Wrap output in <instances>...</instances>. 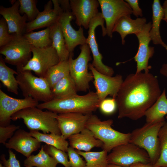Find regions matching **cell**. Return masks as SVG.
Instances as JSON below:
<instances>
[{
  "label": "cell",
  "mask_w": 167,
  "mask_h": 167,
  "mask_svg": "<svg viewBox=\"0 0 167 167\" xmlns=\"http://www.w3.org/2000/svg\"><path fill=\"white\" fill-rule=\"evenodd\" d=\"M161 94L157 79L152 74H129L123 81L116 98L118 118L133 120L142 118Z\"/></svg>",
  "instance_id": "6da1fadb"
},
{
  "label": "cell",
  "mask_w": 167,
  "mask_h": 167,
  "mask_svg": "<svg viewBox=\"0 0 167 167\" xmlns=\"http://www.w3.org/2000/svg\"><path fill=\"white\" fill-rule=\"evenodd\" d=\"M100 101L96 92L90 91L83 95L76 94L61 99H53L39 104L37 107L58 114L77 113L90 115L99 108Z\"/></svg>",
  "instance_id": "7a4b0ae2"
},
{
  "label": "cell",
  "mask_w": 167,
  "mask_h": 167,
  "mask_svg": "<svg viewBox=\"0 0 167 167\" xmlns=\"http://www.w3.org/2000/svg\"><path fill=\"white\" fill-rule=\"evenodd\" d=\"M37 107L21 110L11 117L13 121L22 119L30 131H41L43 133H53L61 135L58 127L57 113L47 110L43 111Z\"/></svg>",
  "instance_id": "3957f363"
},
{
  "label": "cell",
  "mask_w": 167,
  "mask_h": 167,
  "mask_svg": "<svg viewBox=\"0 0 167 167\" xmlns=\"http://www.w3.org/2000/svg\"><path fill=\"white\" fill-rule=\"evenodd\" d=\"M111 119L101 120L95 114L90 115L85 127L91 131L95 137L103 143L102 148L108 153L115 147L129 142L131 133H123L114 129Z\"/></svg>",
  "instance_id": "277c9868"
},
{
  "label": "cell",
  "mask_w": 167,
  "mask_h": 167,
  "mask_svg": "<svg viewBox=\"0 0 167 167\" xmlns=\"http://www.w3.org/2000/svg\"><path fill=\"white\" fill-rule=\"evenodd\" d=\"M165 122V120L146 122L142 127L134 129L131 133L129 142L145 150L149 155L150 163L153 165L160 156L158 133Z\"/></svg>",
  "instance_id": "5b68a950"
},
{
  "label": "cell",
  "mask_w": 167,
  "mask_h": 167,
  "mask_svg": "<svg viewBox=\"0 0 167 167\" xmlns=\"http://www.w3.org/2000/svg\"><path fill=\"white\" fill-rule=\"evenodd\" d=\"M16 67V78L24 97H30L43 102L53 99L51 88L44 78L35 76L31 71L23 70L22 67Z\"/></svg>",
  "instance_id": "8992f818"
},
{
  "label": "cell",
  "mask_w": 167,
  "mask_h": 167,
  "mask_svg": "<svg viewBox=\"0 0 167 167\" xmlns=\"http://www.w3.org/2000/svg\"><path fill=\"white\" fill-rule=\"evenodd\" d=\"M81 51L78 57L73 58V53L69 59L70 75L74 81L77 91L86 92L89 88V83L93 79L92 74L89 72V62L92 60L91 50L87 44L80 45Z\"/></svg>",
  "instance_id": "52a82bcc"
},
{
  "label": "cell",
  "mask_w": 167,
  "mask_h": 167,
  "mask_svg": "<svg viewBox=\"0 0 167 167\" xmlns=\"http://www.w3.org/2000/svg\"><path fill=\"white\" fill-rule=\"evenodd\" d=\"M107 161L108 164L124 167H128L139 163H150L147 152L130 142L119 145L113 148L108 155Z\"/></svg>",
  "instance_id": "ba28073f"
},
{
  "label": "cell",
  "mask_w": 167,
  "mask_h": 167,
  "mask_svg": "<svg viewBox=\"0 0 167 167\" xmlns=\"http://www.w3.org/2000/svg\"><path fill=\"white\" fill-rule=\"evenodd\" d=\"M0 53L6 63L17 67H24L32 57L31 45L23 36L14 33L13 39L0 47Z\"/></svg>",
  "instance_id": "9c48e42d"
},
{
  "label": "cell",
  "mask_w": 167,
  "mask_h": 167,
  "mask_svg": "<svg viewBox=\"0 0 167 167\" xmlns=\"http://www.w3.org/2000/svg\"><path fill=\"white\" fill-rule=\"evenodd\" d=\"M31 48L32 57L22 69L44 78L48 71L60 62L57 52L52 45L42 48L31 45Z\"/></svg>",
  "instance_id": "30bf717a"
},
{
  "label": "cell",
  "mask_w": 167,
  "mask_h": 167,
  "mask_svg": "<svg viewBox=\"0 0 167 167\" xmlns=\"http://www.w3.org/2000/svg\"><path fill=\"white\" fill-rule=\"evenodd\" d=\"M104 21L105 20L100 12H99L92 19L88 28L86 43L89 46L92 55L93 60L91 64L93 66L101 73L112 76L114 74V71L112 68L105 65L102 62L103 56L99 51L95 36V30L98 26H101L103 36L107 34L106 28L104 25Z\"/></svg>",
  "instance_id": "8fae6325"
},
{
  "label": "cell",
  "mask_w": 167,
  "mask_h": 167,
  "mask_svg": "<svg viewBox=\"0 0 167 167\" xmlns=\"http://www.w3.org/2000/svg\"><path fill=\"white\" fill-rule=\"evenodd\" d=\"M105 21L107 34L111 38L116 23L122 17L133 14L128 4L123 0H98Z\"/></svg>",
  "instance_id": "7c38bea8"
},
{
  "label": "cell",
  "mask_w": 167,
  "mask_h": 167,
  "mask_svg": "<svg viewBox=\"0 0 167 167\" xmlns=\"http://www.w3.org/2000/svg\"><path fill=\"white\" fill-rule=\"evenodd\" d=\"M39 104V101L30 97L21 99L13 98L0 89V126L9 125L12 116L18 111L37 107Z\"/></svg>",
  "instance_id": "4fadbf2b"
},
{
  "label": "cell",
  "mask_w": 167,
  "mask_h": 167,
  "mask_svg": "<svg viewBox=\"0 0 167 167\" xmlns=\"http://www.w3.org/2000/svg\"><path fill=\"white\" fill-rule=\"evenodd\" d=\"M88 66L93 76L96 92L100 101L105 99L108 95L116 99L123 81L122 76L117 75L111 76L103 74L97 71L90 63H89Z\"/></svg>",
  "instance_id": "5bb4252c"
},
{
  "label": "cell",
  "mask_w": 167,
  "mask_h": 167,
  "mask_svg": "<svg viewBox=\"0 0 167 167\" xmlns=\"http://www.w3.org/2000/svg\"><path fill=\"white\" fill-rule=\"evenodd\" d=\"M152 26L151 22L146 23L141 31L135 34L139 43L138 51L134 58L137 63L135 73L140 72L142 70L148 73L151 68V66H148V61L154 53V47L149 45L151 41L149 32Z\"/></svg>",
  "instance_id": "9a60e30c"
},
{
  "label": "cell",
  "mask_w": 167,
  "mask_h": 167,
  "mask_svg": "<svg viewBox=\"0 0 167 167\" xmlns=\"http://www.w3.org/2000/svg\"><path fill=\"white\" fill-rule=\"evenodd\" d=\"M75 17L71 10L63 11L58 22L62 30L68 49L73 53L76 47L86 44V38L84 34L82 27L78 30H75L72 26L71 21Z\"/></svg>",
  "instance_id": "2e32d148"
},
{
  "label": "cell",
  "mask_w": 167,
  "mask_h": 167,
  "mask_svg": "<svg viewBox=\"0 0 167 167\" xmlns=\"http://www.w3.org/2000/svg\"><path fill=\"white\" fill-rule=\"evenodd\" d=\"M90 115L77 113L58 114L56 119L61 135L67 139L81 132L85 128Z\"/></svg>",
  "instance_id": "e0dca14e"
},
{
  "label": "cell",
  "mask_w": 167,
  "mask_h": 167,
  "mask_svg": "<svg viewBox=\"0 0 167 167\" xmlns=\"http://www.w3.org/2000/svg\"><path fill=\"white\" fill-rule=\"evenodd\" d=\"M70 3L77 25L88 29L91 21L99 13L98 8L100 5L98 1L70 0Z\"/></svg>",
  "instance_id": "ac0fdd59"
},
{
  "label": "cell",
  "mask_w": 167,
  "mask_h": 167,
  "mask_svg": "<svg viewBox=\"0 0 167 167\" xmlns=\"http://www.w3.org/2000/svg\"><path fill=\"white\" fill-rule=\"evenodd\" d=\"M63 11L58 0L49 1L44 6V10L40 12L34 20L27 23L26 33L50 27L58 22Z\"/></svg>",
  "instance_id": "d6986e66"
},
{
  "label": "cell",
  "mask_w": 167,
  "mask_h": 167,
  "mask_svg": "<svg viewBox=\"0 0 167 167\" xmlns=\"http://www.w3.org/2000/svg\"><path fill=\"white\" fill-rule=\"evenodd\" d=\"M5 145L7 148L14 149L27 158L41 147V143L29 132L19 128Z\"/></svg>",
  "instance_id": "ffe728a7"
},
{
  "label": "cell",
  "mask_w": 167,
  "mask_h": 167,
  "mask_svg": "<svg viewBox=\"0 0 167 167\" xmlns=\"http://www.w3.org/2000/svg\"><path fill=\"white\" fill-rule=\"evenodd\" d=\"M12 6L5 7L0 6V14L6 21L10 34L16 33L23 35L26 33L27 17L26 15L21 16L19 12V0H11Z\"/></svg>",
  "instance_id": "44dd1931"
},
{
  "label": "cell",
  "mask_w": 167,
  "mask_h": 167,
  "mask_svg": "<svg viewBox=\"0 0 167 167\" xmlns=\"http://www.w3.org/2000/svg\"><path fill=\"white\" fill-rule=\"evenodd\" d=\"M70 146L76 150L87 152L94 147L102 148V142L97 139L92 132L85 128L80 132L68 138Z\"/></svg>",
  "instance_id": "7402d4cb"
},
{
  "label": "cell",
  "mask_w": 167,
  "mask_h": 167,
  "mask_svg": "<svg viewBox=\"0 0 167 167\" xmlns=\"http://www.w3.org/2000/svg\"><path fill=\"white\" fill-rule=\"evenodd\" d=\"M146 19L144 17L132 19L131 15L122 17L116 23L113 32H117L120 35L122 45L125 43L124 39L128 35L139 32L146 23Z\"/></svg>",
  "instance_id": "603a6c76"
},
{
  "label": "cell",
  "mask_w": 167,
  "mask_h": 167,
  "mask_svg": "<svg viewBox=\"0 0 167 167\" xmlns=\"http://www.w3.org/2000/svg\"><path fill=\"white\" fill-rule=\"evenodd\" d=\"M49 27L52 45L56 50L60 61L68 60L71 53L68 49L59 23L58 22Z\"/></svg>",
  "instance_id": "cb8c5ba5"
},
{
  "label": "cell",
  "mask_w": 167,
  "mask_h": 167,
  "mask_svg": "<svg viewBox=\"0 0 167 167\" xmlns=\"http://www.w3.org/2000/svg\"><path fill=\"white\" fill-rule=\"evenodd\" d=\"M152 23L149 34L151 41L155 45H161L164 47L166 45L161 39L160 32L161 20L164 17V12L159 0H154L152 5Z\"/></svg>",
  "instance_id": "d4e9b609"
},
{
  "label": "cell",
  "mask_w": 167,
  "mask_h": 167,
  "mask_svg": "<svg viewBox=\"0 0 167 167\" xmlns=\"http://www.w3.org/2000/svg\"><path fill=\"white\" fill-rule=\"evenodd\" d=\"M167 114V98L164 89L155 102L146 112L144 116L146 122L165 120Z\"/></svg>",
  "instance_id": "484cf974"
},
{
  "label": "cell",
  "mask_w": 167,
  "mask_h": 167,
  "mask_svg": "<svg viewBox=\"0 0 167 167\" xmlns=\"http://www.w3.org/2000/svg\"><path fill=\"white\" fill-rule=\"evenodd\" d=\"M53 99H61L77 94L75 84L70 75L61 79L51 88Z\"/></svg>",
  "instance_id": "4316f807"
},
{
  "label": "cell",
  "mask_w": 167,
  "mask_h": 167,
  "mask_svg": "<svg viewBox=\"0 0 167 167\" xmlns=\"http://www.w3.org/2000/svg\"><path fill=\"white\" fill-rule=\"evenodd\" d=\"M29 132L32 137L41 143H45L67 152L69 143L61 135L53 133L45 134L35 130L30 131Z\"/></svg>",
  "instance_id": "83f0119b"
},
{
  "label": "cell",
  "mask_w": 167,
  "mask_h": 167,
  "mask_svg": "<svg viewBox=\"0 0 167 167\" xmlns=\"http://www.w3.org/2000/svg\"><path fill=\"white\" fill-rule=\"evenodd\" d=\"M2 56H0V80L7 91L15 95L19 94V85L14 75L17 71L8 66Z\"/></svg>",
  "instance_id": "f1b7e54d"
},
{
  "label": "cell",
  "mask_w": 167,
  "mask_h": 167,
  "mask_svg": "<svg viewBox=\"0 0 167 167\" xmlns=\"http://www.w3.org/2000/svg\"><path fill=\"white\" fill-rule=\"evenodd\" d=\"M70 75L69 60L60 61L51 67L47 71L44 78L51 88L58 82Z\"/></svg>",
  "instance_id": "f546056e"
},
{
  "label": "cell",
  "mask_w": 167,
  "mask_h": 167,
  "mask_svg": "<svg viewBox=\"0 0 167 167\" xmlns=\"http://www.w3.org/2000/svg\"><path fill=\"white\" fill-rule=\"evenodd\" d=\"M58 163L51 156L41 147L39 152L36 155H31L24 161L25 166L34 167H56Z\"/></svg>",
  "instance_id": "4dcf8cb0"
},
{
  "label": "cell",
  "mask_w": 167,
  "mask_h": 167,
  "mask_svg": "<svg viewBox=\"0 0 167 167\" xmlns=\"http://www.w3.org/2000/svg\"><path fill=\"white\" fill-rule=\"evenodd\" d=\"M23 36L31 45L35 47L42 48L52 45L49 27L38 32H26Z\"/></svg>",
  "instance_id": "1f68e13d"
},
{
  "label": "cell",
  "mask_w": 167,
  "mask_h": 167,
  "mask_svg": "<svg viewBox=\"0 0 167 167\" xmlns=\"http://www.w3.org/2000/svg\"><path fill=\"white\" fill-rule=\"evenodd\" d=\"M77 152L85 159V167H107L108 152L102 150L99 152H85L76 150Z\"/></svg>",
  "instance_id": "d6a6232c"
},
{
  "label": "cell",
  "mask_w": 167,
  "mask_h": 167,
  "mask_svg": "<svg viewBox=\"0 0 167 167\" xmlns=\"http://www.w3.org/2000/svg\"><path fill=\"white\" fill-rule=\"evenodd\" d=\"M160 155L156 163V167H167V122L160 129L158 133Z\"/></svg>",
  "instance_id": "836d02e7"
},
{
  "label": "cell",
  "mask_w": 167,
  "mask_h": 167,
  "mask_svg": "<svg viewBox=\"0 0 167 167\" xmlns=\"http://www.w3.org/2000/svg\"><path fill=\"white\" fill-rule=\"evenodd\" d=\"M19 12L25 14L28 22L34 20L40 12L36 7L37 0H19Z\"/></svg>",
  "instance_id": "e575fe53"
},
{
  "label": "cell",
  "mask_w": 167,
  "mask_h": 167,
  "mask_svg": "<svg viewBox=\"0 0 167 167\" xmlns=\"http://www.w3.org/2000/svg\"><path fill=\"white\" fill-rule=\"evenodd\" d=\"M43 147L45 151L58 163L62 165L65 167H71L68 159V156L66 152L47 144Z\"/></svg>",
  "instance_id": "d590c367"
},
{
  "label": "cell",
  "mask_w": 167,
  "mask_h": 167,
  "mask_svg": "<svg viewBox=\"0 0 167 167\" xmlns=\"http://www.w3.org/2000/svg\"><path fill=\"white\" fill-rule=\"evenodd\" d=\"M67 152L71 167H85L86 161L83 160L76 149L69 146Z\"/></svg>",
  "instance_id": "8d00e7d4"
},
{
  "label": "cell",
  "mask_w": 167,
  "mask_h": 167,
  "mask_svg": "<svg viewBox=\"0 0 167 167\" xmlns=\"http://www.w3.org/2000/svg\"><path fill=\"white\" fill-rule=\"evenodd\" d=\"M14 33L10 34L7 24L3 17L0 19V47L10 42L13 38Z\"/></svg>",
  "instance_id": "74e56055"
},
{
  "label": "cell",
  "mask_w": 167,
  "mask_h": 167,
  "mask_svg": "<svg viewBox=\"0 0 167 167\" xmlns=\"http://www.w3.org/2000/svg\"><path fill=\"white\" fill-rule=\"evenodd\" d=\"M117 108L116 99L105 98L100 102L99 108L103 114L109 115L115 112Z\"/></svg>",
  "instance_id": "f35d334b"
},
{
  "label": "cell",
  "mask_w": 167,
  "mask_h": 167,
  "mask_svg": "<svg viewBox=\"0 0 167 167\" xmlns=\"http://www.w3.org/2000/svg\"><path fill=\"white\" fill-rule=\"evenodd\" d=\"M20 126L10 124L5 126H0V143L5 145L8 139L11 138Z\"/></svg>",
  "instance_id": "ab89813d"
},
{
  "label": "cell",
  "mask_w": 167,
  "mask_h": 167,
  "mask_svg": "<svg viewBox=\"0 0 167 167\" xmlns=\"http://www.w3.org/2000/svg\"><path fill=\"white\" fill-rule=\"evenodd\" d=\"M9 158L6 160L5 155L4 154H2L0 156L1 161L5 167H21L20 162L16 157L15 154L11 150H8Z\"/></svg>",
  "instance_id": "60d3db41"
},
{
  "label": "cell",
  "mask_w": 167,
  "mask_h": 167,
  "mask_svg": "<svg viewBox=\"0 0 167 167\" xmlns=\"http://www.w3.org/2000/svg\"><path fill=\"white\" fill-rule=\"evenodd\" d=\"M125 1L129 5L131 8L134 15L138 17L143 15L142 11L139 7L138 0H126Z\"/></svg>",
  "instance_id": "b9f144b4"
},
{
  "label": "cell",
  "mask_w": 167,
  "mask_h": 167,
  "mask_svg": "<svg viewBox=\"0 0 167 167\" xmlns=\"http://www.w3.org/2000/svg\"><path fill=\"white\" fill-rule=\"evenodd\" d=\"M107 167H124L119 166L118 165H112L108 164ZM128 167H156L151 163H139L133 164Z\"/></svg>",
  "instance_id": "7bdbcfd3"
},
{
  "label": "cell",
  "mask_w": 167,
  "mask_h": 167,
  "mask_svg": "<svg viewBox=\"0 0 167 167\" xmlns=\"http://www.w3.org/2000/svg\"><path fill=\"white\" fill-rule=\"evenodd\" d=\"M58 2L63 11L71 10L70 1L68 0H59Z\"/></svg>",
  "instance_id": "ee69618b"
},
{
  "label": "cell",
  "mask_w": 167,
  "mask_h": 167,
  "mask_svg": "<svg viewBox=\"0 0 167 167\" xmlns=\"http://www.w3.org/2000/svg\"><path fill=\"white\" fill-rule=\"evenodd\" d=\"M167 52V45L166 44L164 47ZM161 74L167 78V62L164 64L160 70Z\"/></svg>",
  "instance_id": "f6af8a7d"
},
{
  "label": "cell",
  "mask_w": 167,
  "mask_h": 167,
  "mask_svg": "<svg viewBox=\"0 0 167 167\" xmlns=\"http://www.w3.org/2000/svg\"><path fill=\"white\" fill-rule=\"evenodd\" d=\"M164 12V17L162 20L167 22V0L165 1L162 6Z\"/></svg>",
  "instance_id": "bcb514c9"
},
{
  "label": "cell",
  "mask_w": 167,
  "mask_h": 167,
  "mask_svg": "<svg viewBox=\"0 0 167 167\" xmlns=\"http://www.w3.org/2000/svg\"><path fill=\"white\" fill-rule=\"evenodd\" d=\"M0 167H5L4 165H2V164L1 162L0 163Z\"/></svg>",
  "instance_id": "7dc6e473"
},
{
  "label": "cell",
  "mask_w": 167,
  "mask_h": 167,
  "mask_svg": "<svg viewBox=\"0 0 167 167\" xmlns=\"http://www.w3.org/2000/svg\"><path fill=\"white\" fill-rule=\"evenodd\" d=\"M25 167H32V166H26Z\"/></svg>",
  "instance_id": "c3c4849f"
},
{
  "label": "cell",
  "mask_w": 167,
  "mask_h": 167,
  "mask_svg": "<svg viewBox=\"0 0 167 167\" xmlns=\"http://www.w3.org/2000/svg\"><path fill=\"white\" fill-rule=\"evenodd\" d=\"M166 119L167 120V116H166Z\"/></svg>",
  "instance_id": "681fc988"
}]
</instances>
